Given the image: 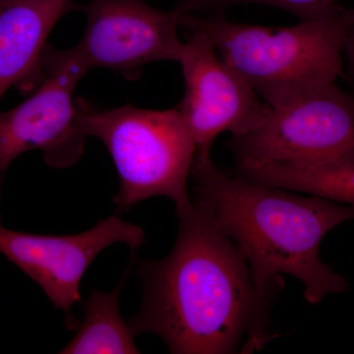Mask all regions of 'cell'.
<instances>
[{"label": "cell", "instance_id": "cell-1", "mask_svg": "<svg viewBox=\"0 0 354 354\" xmlns=\"http://www.w3.org/2000/svg\"><path fill=\"white\" fill-rule=\"evenodd\" d=\"M176 244L164 259L142 261L135 335L160 337L174 354H245L278 337L271 309L281 291L256 286L243 254L192 200L178 209Z\"/></svg>", "mask_w": 354, "mask_h": 354}, {"label": "cell", "instance_id": "cell-2", "mask_svg": "<svg viewBox=\"0 0 354 354\" xmlns=\"http://www.w3.org/2000/svg\"><path fill=\"white\" fill-rule=\"evenodd\" d=\"M191 178L193 201L236 244L260 290L281 291L291 276L313 305L349 290L319 250L333 228L354 220L353 206L230 176L212 157L194 160Z\"/></svg>", "mask_w": 354, "mask_h": 354}, {"label": "cell", "instance_id": "cell-3", "mask_svg": "<svg viewBox=\"0 0 354 354\" xmlns=\"http://www.w3.org/2000/svg\"><path fill=\"white\" fill-rule=\"evenodd\" d=\"M178 14L179 28L205 32L221 57L271 108L337 82L354 9L341 7L283 27L242 24L221 13Z\"/></svg>", "mask_w": 354, "mask_h": 354}, {"label": "cell", "instance_id": "cell-4", "mask_svg": "<svg viewBox=\"0 0 354 354\" xmlns=\"http://www.w3.org/2000/svg\"><path fill=\"white\" fill-rule=\"evenodd\" d=\"M86 136L108 149L120 177L118 212L151 197L169 198L176 211L192 204L188 193L196 147L176 106L147 109L125 104L99 109L77 100Z\"/></svg>", "mask_w": 354, "mask_h": 354}, {"label": "cell", "instance_id": "cell-5", "mask_svg": "<svg viewBox=\"0 0 354 354\" xmlns=\"http://www.w3.org/2000/svg\"><path fill=\"white\" fill-rule=\"evenodd\" d=\"M236 167L354 165V95L337 84L270 106L259 124L232 136Z\"/></svg>", "mask_w": 354, "mask_h": 354}, {"label": "cell", "instance_id": "cell-6", "mask_svg": "<svg viewBox=\"0 0 354 354\" xmlns=\"http://www.w3.org/2000/svg\"><path fill=\"white\" fill-rule=\"evenodd\" d=\"M88 71L75 48L46 46L34 93L15 108L0 111L1 178L11 162L28 151H41L44 162L55 169L79 162L87 136L74 92Z\"/></svg>", "mask_w": 354, "mask_h": 354}, {"label": "cell", "instance_id": "cell-7", "mask_svg": "<svg viewBox=\"0 0 354 354\" xmlns=\"http://www.w3.org/2000/svg\"><path fill=\"white\" fill-rule=\"evenodd\" d=\"M178 64L184 95L176 108L189 130L196 157H211L216 139L225 132L239 136L257 127L270 106L227 64L205 32L191 31Z\"/></svg>", "mask_w": 354, "mask_h": 354}, {"label": "cell", "instance_id": "cell-8", "mask_svg": "<svg viewBox=\"0 0 354 354\" xmlns=\"http://www.w3.org/2000/svg\"><path fill=\"white\" fill-rule=\"evenodd\" d=\"M77 8L85 14L86 28L74 48L88 70L109 69L135 80L147 64H178L183 41L174 9L144 0H90Z\"/></svg>", "mask_w": 354, "mask_h": 354}, {"label": "cell", "instance_id": "cell-9", "mask_svg": "<svg viewBox=\"0 0 354 354\" xmlns=\"http://www.w3.org/2000/svg\"><path fill=\"white\" fill-rule=\"evenodd\" d=\"M144 241L141 227L115 215L72 235L27 234L0 225V253L41 286L53 306L64 312L71 330L78 329L72 307L81 302V281L95 257L118 242L135 251Z\"/></svg>", "mask_w": 354, "mask_h": 354}, {"label": "cell", "instance_id": "cell-10", "mask_svg": "<svg viewBox=\"0 0 354 354\" xmlns=\"http://www.w3.org/2000/svg\"><path fill=\"white\" fill-rule=\"evenodd\" d=\"M73 0H0V100L15 85L41 76L46 41Z\"/></svg>", "mask_w": 354, "mask_h": 354}, {"label": "cell", "instance_id": "cell-11", "mask_svg": "<svg viewBox=\"0 0 354 354\" xmlns=\"http://www.w3.org/2000/svg\"><path fill=\"white\" fill-rule=\"evenodd\" d=\"M127 274L111 292L93 290L84 304L85 317L62 354H136L139 349L129 324L121 317L120 291Z\"/></svg>", "mask_w": 354, "mask_h": 354}, {"label": "cell", "instance_id": "cell-12", "mask_svg": "<svg viewBox=\"0 0 354 354\" xmlns=\"http://www.w3.org/2000/svg\"><path fill=\"white\" fill-rule=\"evenodd\" d=\"M236 174L254 183L316 195L354 207V165L290 167L264 165L236 167Z\"/></svg>", "mask_w": 354, "mask_h": 354}, {"label": "cell", "instance_id": "cell-13", "mask_svg": "<svg viewBox=\"0 0 354 354\" xmlns=\"http://www.w3.org/2000/svg\"><path fill=\"white\" fill-rule=\"evenodd\" d=\"M339 0H180L174 10L179 14L221 13L223 9L239 4H265L283 9L299 20L314 19L335 12L341 8Z\"/></svg>", "mask_w": 354, "mask_h": 354}, {"label": "cell", "instance_id": "cell-14", "mask_svg": "<svg viewBox=\"0 0 354 354\" xmlns=\"http://www.w3.org/2000/svg\"><path fill=\"white\" fill-rule=\"evenodd\" d=\"M344 57L348 58L349 66L354 72V23L349 30L348 41L344 48Z\"/></svg>", "mask_w": 354, "mask_h": 354}]
</instances>
